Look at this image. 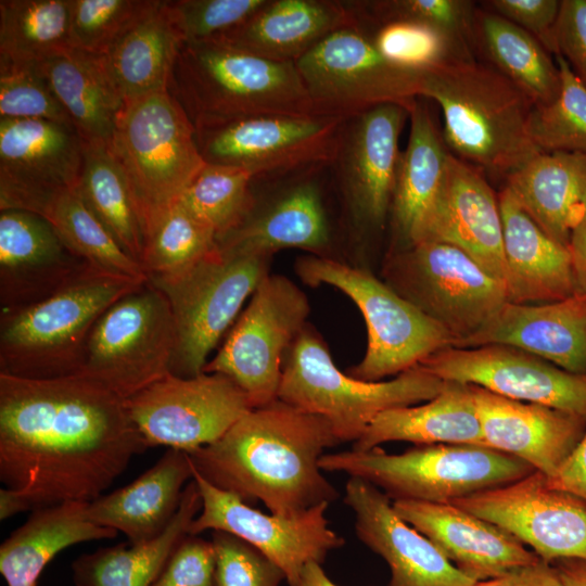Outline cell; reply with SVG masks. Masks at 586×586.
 Here are the masks:
<instances>
[{"mask_svg":"<svg viewBox=\"0 0 586 586\" xmlns=\"http://www.w3.org/2000/svg\"><path fill=\"white\" fill-rule=\"evenodd\" d=\"M148 448L127 399L94 379L0 372V481L30 511L94 500Z\"/></svg>","mask_w":586,"mask_h":586,"instance_id":"1","label":"cell"},{"mask_svg":"<svg viewBox=\"0 0 586 586\" xmlns=\"http://www.w3.org/2000/svg\"><path fill=\"white\" fill-rule=\"evenodd\" d=\"M341 444L330 423L279 398L243 415L219 440L189 454L214 486L270 513L293 517L339 497L319 459Z\"/></svg>","mask_w":586,"mask_h":586,"instance_id":"2","label":"cell"},{"mask_svg":"<svg viewBox=\"0 0 586 586\" xmlns=\"http://www.w3.org/2000/svg\"><path fill=\"white\" fill-rule=\"evenodd\" d=\"M420 98L440 105L446 146L472 166L508 177L540 153L528 129L533 103L494 68L464 60L425 69Z\"/></svg>","mask_w":586,"mask_h":586,"instance_id":"3","label":"cell"},{"mask_svg":"<svg viewBox=\"0 0 586 586\" xmlns=\"http://www.w3.org/2000/svg\"><path fill=\"white\" fill-rule=\"evenodd\" d=\"M167 92L195 129L256 115H317L294 63L214 40L182 42Z\"/></svg>","mask_w":586,"mask_h":586,"instance_id":"4","label":"cell"},{"mask_svg":"<svg viewBox=\"0 0 586 586\" xmlns=\"http://www.w3.org/2000/svg\"><path fill=\"white\" fill-rule=\"evenodd\" d=\"M143 283L88 266L49 297L1 313L0 372L27 379L79 373L98 319Z\"/></svg>","mask_w":586,"mask_h":586,"instance_id":"5","label":"cell"},{"mask_svg":"<svg viewBox=\"0 0 586 586\" xmlns=\"http://www.w3.org/2000/svg\"><path fill=\"white\" fill-rule=\"evenodd\" d=\"M322 471L361 479L392 501L448 504L474 493L520 480L535 469L527 462L482 446L417 445L402 454L379 447L324 454Z\"/></svg>","mask_w":586,"mask_h":586,"instance_id":"6","label":"cell"},{"mask_svg":"<svg viewBox=\"0 0 586 586\" xmlns=\"http://www.w3.org/2000/svg\"><path fill=\"white\" fill-rule=\"evenodd\" d=\"M107 146L129 184L145 241L206 164L195 128L166 91L125 102Z\"/></svg>","mask_w":586,"mask_h":586,"instance_id":"7","label":"cell"},{"mask_svg":"<svg viewBox=\"0 0 586 586\" xmlns=\"http://www.w3.org/2000/svg\"><path fill=\"white\" fill-rule=\"evenodd\" d=\"M445 384L420 366L387 381L353 378L306 324L284 357L278 398L324 418L341 443H355L381 412L430 400Z\"/></svg>","mask_w":586,"mask_h":586,"instance_id":"8","label":"cell"},{"mask_svg":"<svg viewBox=\"0 0 586 586\" xmlns=\"http://www.w3.org/2000/svg\"><path fill=\"white\" fill-rule=\"evenodd\" d=\"M295 271L310 285L336 288L364 316L368 342L364 358L348 370L362 381H383L419 366L435 352L453 346L451 335L391 285L370 272L333 258L308 255Z\"/></svg>","mask_w":586,"mask_h":586,"instance_id":"9","label":"cell"},{"mask_svg":"<svg viewBox=\"0 0 586 586\" xmlns=\"http://www.w3.org/2000/svg\"><path fill=\"white\" fill-rule=\"evenodd\" d=\"M270 259L217 245L179 275L148 279L165 295L173 313L176 352L171 373L182 378L203 373L211 352L269 275Z\"/></svg>","mask_w":586,"mask_h":586,"instance_id":"10","label":"cell"},{"mask_svg":"<svg viewBox=\"0 0 586 586\" xmlns=\"http://www.w3.org/2000/svg\"><path fill=\"white\" fill-rule=\"evenodd\" d=\"M175 352L169 303L148 280L98 319L79 373L128 399L171 371Z\"/></svg>","mask_w":586,"mask_h":586,"instance_id":"11","label":"cell"},{"mask_svg":"<svg viewBox=\"0 0 586 586\" xmlns=\"http://www.w3.org/2000/svg\"><path fill=\"white\" fill-rule=\"evenodd\" d=\"M388 280L451 335L453 346L475 334L508 302L500 280L462 250L438 241L396 250Z\"/></svg>","mask_w":586,"mask_h":586,"instance_id":"12","label":"cell"},{"mask_svg":"<svg viewBox=\"0 0 586 586\" xmlns=\"http://www.w3.org/2000/svg\"><path fill=\"white\" fill-rule=\"evenodd\" d=\"M317 115L347 118L377 105L412 106L423 71L399 67L374 47L356 21L295 61Z\"/></svg>","mask_w":586,"mask_h":586,"instance_id":"13","label":"cell"},{"mask_svg":"<svg viewBox=\"0 0 586 586\" xmlns=\"http://www.w3.org/2000/svg\"><path fill=\"white\" fill-rule=\"evenodd\" d=\"M309 311L307 296L293 281L267 275L203 372L229 378L252 408L278 399L284 357Z\"/></svg>","mask_w":586,"mask_h":586,"instance_id":"14","label":"cell"},{"mask_svg":"<svg viewBox=\"0 0 586 586\" xmlns=\"http://www.w3.org/2000/svg\"><path fill=\"white\" fill-rule=\"evenodd\" d=\"M344 120L256 115L195 129V140L205 163L243 169L254 181L296 177L332 164Z\"/></svg>","mask_w":586,"mask_h":586,"instance_id":"15","label":"cell"},{"mask_svg":"<svg viewBox=\"0 0 586 586\" xmlns=\"http://www.w3.org/2000/svg\"><path fill=\"white\" fill-rule=\"evenodd\" d=\"M148 447L188 454L219 440L252 409L245 393L220 373L182 378L171 372L127 399Z\"/></svg>","mask_w":586,"mask_h":586,"instance_id":"16","label":"cell"},{"mask_svg":"<svg viewBox=\"0 0 586 586\" xmlns=\"http://www.w3.org/2000/svg\"><path fill=\"white\" fill-rule=\"evenodd\" d=\"M193 480L200 491L202 508L189 534L212 530L242 538L280 566L289 586L297 583L306 564L313 561L322 564L329 552L345 544L326 517L329 504L293 517L267 514L207 482L194 466Z\"/></svg>","mask_w":586,"mask_h":586,"instance_id":"17","label":"cell"},{"mask_svg":"<svg viewBox=\"0 0 586 586\" xmlns=\"http://www.w3.org/2000/svg\"><path fill=\"white\" fill-rule=\"evenodd\" d=\"M451 504L501 527L548 563L586 561V504L549 486L537 470Z\"/></svg>","mask_w":586,"mask_h":586,"instance_id":"18","label":"cell"},{"mask_svg":"<svg viewBox=\"0 0 586 586\" xmlns=\"http://www.w3.org/2000/svg\"><path fill=\"white\" fill-rule=\"evenodd\" d=\"M446 382L586 417V375L574 374L508 345L444 347L420 365Z\"/></svg>","mask_w":586,"mask_h":586,"instance_id":"19","label":"cell"},{"mask_svg":"<svg viewBox=\"0 0 586 586\" xmlns=\"http://www.w3.org/2000/svg\"><path fill=\"white\" fill-rule=\"evenodd\" d=\"M82 138L75 127L46 119H0V211L42 215L77 187Z\"/></svg>","mask_w":586,"mask_h":586,"instance_id":"20","label":"cell"},{"mask_svg":"<svg viewBox=\"0 0 586 586\" xmlns=\"http://www.w3.org/2000/svg\"><path fill=\"white\" fill-rule=\"evenodd\" d=\"M407 117L406 106L386 103L345 118L340 128L331 166L360 229L383 227L391 209Z\"/></svg>","mask_w":586,"mask_h":586,"instance_id":"21","label":"cell"},{"mask_svg":"<svg viewBox=\"0 0 586 586\" xmlns=\"http://www.w3.org/2000/svg\"><path fill=\"white\" fill-rule=\"evenodd\" d=\"M344 502L355 513L358 539L388 565V586H473L423 534L405 522L392 500L372 484L349 477Z\"/></svg>","mask_w":586,"mask_h":586,"instance_id":"22","label":"cell"},{"mask_svg":"<svg viewBox=\"0 0 586 586\" xmlns=\"http://www.w3.org/2000/svg\"><path fill=\"white\" fill-rule=\"evenodd\" d=\"M88 266L41 215L0 211L1 313L49 297Z\"/></svg>","mask_w":586,"mask_h":586,"instance_id":"23","label":"cell"},{"mask_svg":"<svg viewBox=\"0 0 586 586\" xmlns=\"http://www.w3.org/2000/svg\"><path fill=\"white\" fill-rule=\"evenodd\" d=\"M470 386L483 445L527 462L547 477L556 474L586 431V417Z\"/></svg>","mask_w":586,"mask_h":586,"instance_id":"24","label":"cell"},{"mask_svg":"<svg viewBox=\"0 0 586 586\" xmlns=\"http://www.w3.org/2000/svg\"><path fill=\"white\" fill-rule=\"evenodd\" d=\"M392 505L405 522L475 582L500 576L540 559L501 527L451 502L395 500Z\"/></svg>","mask_w":586,"mask_h":586,"instance_id":"25","label":"cell"},{"mask_svg":"<svg viewBox=\"0 0 586 586\" xmlns=\"http://www.w3.org/2000/svg\"><path fill=\"white\" fill-rule=\"evenodd\" d=\"M422 241L444 242L462 250L505 284L498 196L479 170L451 153Z\"/></svg>","mask_w":586,"mask_h":586,"instance_id":"26","label":"cell"},{"mask_svg":"<svg viewBox=\"0 0 586 586\" xmlns=\"http://www.w3.org/2000/svg\"><path fill=\"white\" fill-rule=\"evenodd\" d=\"M493 344L522 349L564 371L586 375V294L545 304L507 302L455 347Z\"/></svg>","mask_w":586,"mask_h":586,"instance_id":"27","label":"cell"},{"mask_svg":"<svg viewBox=\"0 0 586 586\" xmlns=\"http://www.w3.org/2000/svg\"><path fill=\"white\" fill-rule=\"evenodd\" d=\"M498 203L508 302L545 304L579 293L570 250L545 233L507 188Z\"/></svg>","mask_w":586,"mask_h":586,"instance_id":"28","label":"cell"},{"mask_svg":"<svg viewBox=\"0 0 586 586\" xmlns=\"http://www.w3.org/2000/svg\"><path fill=\"white\" fill-rule=\"evenodd\" d=\"M316 173L295 177L266 205L256 201L249 217L217 241L218 247L265 257L294 247L323 256L331 235Z\"/></svg>","mask_w":586,"mask_h":586,"instance_id":"29","label":"cell"},{"mask_svg":"<svg viewBox=\"0 0 586 586\" xmlns=\"http://www.w3.org/2000/svg\"><path fill=\"white\" fill-rule=\"evenodd\" d=\"M193 480L188 453L169 448L131 483L88 502V519L126 535L130 544L158 537L176 515Z\"/></svg>","mask_w":586,"mask_h":586,"instance_id":"30","label":"cell"},{"mask_svg":"<svg viewBox=\"0 0 586 586\" xmlns=\"http://www.w3.org/2000/svg\"><path fill=\"white\" fill-rule=\"evenodd\" d=\"M354 23L345 1L267 0L244 23L212 40L266 60L295 63L328 35Z\"/></svg>","mask_w":586,"mask_h":586,"instance_id":"31","label":"cell"},{"mask_svg":"<svg viewBox=\"0 0 586 586\" xmlns=\"http://www.w3.org/2000/svg\"><path fill=\"white\" fill-rule=\"evenodd\" d=\"M409 119L408 143L400 152L390 209L397 250L423 240L450 154L426 105L416 99Z\"/></svg>","mask_w":586,"mask_h":586,"instance_id":"32","label":"cell"},{"mask_svg":"<svg viewBox=\"0 0 586 586\" xmlns=\"http://www.w3.org/2000/svg\"><path fill=\"white\" fill-rule=\"evenodd\" d=\"M507 189L551 239L569 249L586 198V155L540 152L510 174Z\"/></svg>","mask_w":586,"mask_h":586,"instance_id":"33","label":"cell"},{"mask_svg":"<svg viewBox=\"0 0 586 586\" xmlns=\"http://www.w3.org/2000/svg\"><path fill=\"white\" fill-rule=\"evenodd\" d=\"M88 502L66 501L35 509L0 546V573L8 586H38L44 568L76 544L112 539L117 531L87 517Z\"/></svg>","mask_w":586,"mask_h":586,"instance_id":"34","label":"cell"},{"mask_svg":"<svg viewBox=\"0 0 586 586\" xmlns=\"http://www.w3.org/2000/svg\"><path fill=\"white\" fill-rule=\"evenodd\" d=\"M388 442L484 446L471 386L446 382L440 394L421 405L381 412L353 443V449L367 450Z\"/></svg>","mask_w":586,"mask_h":586,"instance_id":"35","label":"cell"},{"mask_svg":"<svg viewBox=\"0 0 586 586\" xmlns=\"http://www.w3.org/2000/svg\"><path fill=\"white\" fill-rule=\"evenodd\" d=\"M38 64L80 137L107 144L125 101L103 55L68 48Z\"/></svg>","mask_w":586,"mask_h":586,"instance_id":"36","label":"cell"},{"mask_svg":"<svg viewBox=\"0 0 586 586\" xmlns=\"http://www.w3.org/2000/svg\"><path fill=\"white\" fill-rule=\"evenodd\" d=\"M201 508L200 491L192 480L183 491L176 515L158 537L135 545L119 543L77 557L71 565L75 586H151L189 534Z\"/></svg>","mask_w":586,"mask_h":586,"instance_id":"37","label":"cell"},{"mask_svg":"<svg viewBox=\"0 0 586 586\" xmlns=\"http://www.w3.org/2000/svg\"><path fill=\"white\" fill-rule=\"evenodd\" d=\"M182 42L169 1L160 0L103 54L107 72L125 102L167 90Z\"/></svg>","mask_w":586,"mask_h":586,"instance_id":"38","label":"cell"},{"mask_svg":"<svg viewBox=\"0 0 586 586\" xmlns=\"http://www.w3.org/2000/svg\"><path fill=\"white\" fill-rule=\"evenodd\" d=\"M475 35L496 71L534 106L557 99L561 88L558 65L535 37L494 12L475 15Z\"/></svg>","mask_w":586,"mask_h":586,"instance_id":"39","label":"cell"},{"mask_svg":"<svg viewBox=\"0 0 586 586\" xmlns=\"http://www.w3.org/2000/svg\"><path fill=\"white\" fill-rule=\"evenodd\" d=\"M76 190L120 249L141 265L145 249L142 222L127 179L106 143L82 139Z\"/></svg>","mask_w":586,"mask_h":586,"instance_id":"40","label":"cell"},{"mask_svg":"<svg viewBox=\"0 0 586 586\" xmlns=\"http://www.w3.org/2000/svg\"><path fill=\"white\" fill-rule=\"evenodd\" d=\"M71 0H1L0 55L41 62L71 47Z\"/></svg>","mask_w":586,"mask_h":586,"instance_id":"41","label":"cell"},{"mask_svg":"<svg viewBox=\"0 0 586 586\" xmlns=\"http://www.w3.org/2000/svg\"><path fill=\"white\" fill-rule=\"evenodd\" d=\"M41 216L53 226L68 249L92 268L119 278L148 281L142 266L120 249L76 188L60 193Z\"/></svg>","mask_w":586,"mask_h":586,"instance_id":"42","label":"cell"},{"mask_svg":"<svg viewBox=\"0 0 586 586\" xmlns=\"http://www.w3.org/2000/svg\"><path fill=\"white\" fill-rule=\"evenodd\" d=\"M253 177L245 170L205 164L179 203L220 240L237 229L256 205Z\"/></svg>","mask_w":586,"mask_h":586,"instance_id":"43","label":"cell"},{"mask_svg":"<svg viewBox=\"0 0 586 586\" xmlns=\"http://www.w3.org/2000/svg\"><path fill=\"white\" fill-rule=\"evenodd\" d=\"M216 246L215 233L178 202L146 238L141 265L148 279L171 277L193 267Z\"/></svg>","mask_w":586,"mask_h":586,"instance_id":"44","label":"cell"},{"mask_svg":"<svg viewBox=\"0 0 586 586\" xmlns=\"http://www.w3.org/2000/svg\"><path fill=\"white\" fill-rule=\"evenodd\" d=\"M356 22L379 25L409 21L430 26L471 56L475 35L473 2L467 0H372L345 1Z\"/></svg>","mask_w":586,"mask_h":586,"instance_id":"45","label":"cell"},{"mask_svg":"<svg viewBox=\"0 0 586 586\" xmlns=\"http://www.w3.org/2000/svg\"><path fill=\"white\" fill-rule=\"evenodd\" d=\"M561 88L550 104L533 106L528 129L540 152H574L586 155V85L568 62L556 55Z\"/></svg>","mask_w":586,"mask_h":586,"instance_id":"46","label":"cell"},{"mask_svg":"<svg viewBox=\"0 0 586 586\" xmlns=\"http://www.w3.org/2000/svg\"><path fill=\"white\" fill-rule=\"evenodd\" d=\"M358 24L368 31L377 50L403 68L425 71L453 61L472 60L445 35L420 23Z\"/></svg>","mask_w":586,"mask_h":586,"instance_id":"47","label":"cell"},{"mask_svg":"<svg viewBox=\"0 0 586 586\" xmlns=\"http://www.w3.org/2000/svg\"><path fill=\"white\" fill-rule=\"evenodd\" d=\"M160 0H71V47L105 54Z\"/></svg>","mask_w":586,"mask_h":586,"instance_id":"48","label":"cell"},{"mask_svg":"<svg viewBox=\"0 0 586 586\" xmlns=\"http://www.w3.org/2000/svg\"><path fill=\"white\" fill-rule=\"evenodd\" d=\"M0 119H46L71 125L38 62L0 55Z\"/></svg>","mask_w":586,"mask_h":586,"instance_id":"49","label":"cell"},{"mask_svg":"<svg viewBox=\"0 0 586 586\" xmlns=\"http://www.w3.org/2000/svg\"><path fill=\"white\" fill-rule=\"evenodd\" d=\"M215 550L214 586H280L284 572L242 538L212 531Z\"/></svg>","mask_w":586,"mask_h":586,"instance_id":"50","label":"cell"},{"mask_svg":"<svg viewBox=\"0 0 586 586\" xmlns=\"http://www.w3.org/2000/svg\"><path fill=\"white\" fill-rule=\"evenodd\" d=\"M267 0L169 1L183 42L208 41L244 23Z\"/></svg>","mask_w":586,"mask_h":586,"instance_id":"51","label":"cell"},{"mask_svg":"<svg viewBox=\"0 0 586 586\" xmlns=\"http://www.w3.org/2000/svg\"><path fill=\"white\" fill-rule=\"evenodd\" d=\"M214 572L212 542L188 534L151 586H214Z\"/></svg>","mask_w":586,"mask_h":586,"instance_id":"52","label":"cell"},{"mask_svg":"<svg viewBox=\"0 0 586 586\" xmlns=\"http://www.w3.org/2000/svg\"><path fill=\"white\" fill-rule=\"evenodd\" d=\"M493 12L535 37L547 51L556 54L555 26L560 1L557 0H492Z\"/></svg>","mask_w":586,"mask_h":586,"instance_id":"53","label":"cell"},{"mask_svg":"<svg viewBox=\"0 0 586 586\" xmlns=\"http://www.w3.org/2000/svg\"><path fill=\"white\" fill-rule=\"evenodd\" d=\"M556 55L586 85V0L560 1L555 26Z\"/></svg>","mask_w":586,"mask_h":586,"instance_id":"54","label":"cell"},{"mask_svg":"<svg viewBox=\"0 0 586 586\" xmlns=\"http://www.w3.org/2000/svg\"><path fill=\"white\" fill-rule=\"evenodd\" d=\"M549 486L565 492L586 504V431L556 474L547 477Z\"/></svg>","mask_w":586,"mask_h":586,"instance_id":"55","label":"cell"},{"mask_svg":"<svg viewBox=\"0 0 586 586\" xmlns=\"http://www.w3.org/2000/svg\"><path fill=\"white\" fill-rule=\"evenodd\" d=\"M473 586H562L557 569L542 559Z\"/></svg>","mask_w":586,"mask_h":586,"instance_id":"56","label":"cell"},{"mask_svg":"<svg viewBox=\"0 0 586 586\" xmlns=\"http://www.w3.org/2000/svg\"><path fill=\"white\" fill-rule=\"evenodd\" d=\"M569 250L579 293L586 294V198L582 217L572 232Z\"/></svg>","mask_w":586,"mask_h":586,"instance_id":"57","label":"cell"},{"mask_svg":"<svg viewBox=\"0 0 586 586\" xmlns=\"http://www.w3.org/2000/svg\"><path fill=\"white\" fill-rule=\"evenodd\" d=\"M552 564L558 571L562 586H586V561L564 559Z\"/></svg>","mask_w":586,"mask_h":586,"instance_id":"58","label":"cell"},{"mask_svg":"<svg viewBox=\"0 0 586 586\" xmlns=\"http://www.w3.org/2000/svg\"><path fill=\"white\" fill-rule=\"evenodd\" d=\"M30 511L26 500L15 491L9 487L0 489V520L5 521L9 518L21 512Z\"/></svg>","mask_w":586,"mask_h":586,"instance_id":"59","label":"cell"},{"mask_svg":"<svg viewBox=\"0 0 586 586\" xmlns=\"http://www.w3.org/2000/svg\"><path fill=\"white\" fill-rule=\"evenodd\" d=\"M294 586H339L326 574L321 563L309 562L303 569L297 583Z\"/></svg>","mask_w":586,"mask_h":586,"instance_id":"60","label":"cell"}]
</instances>
